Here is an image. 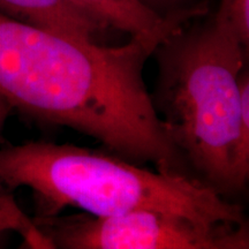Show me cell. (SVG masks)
<instances>
[{
    "instance_id": "cell-2",
    "label": "cell",
    "mask_w": 249,
    "mask_h": 249,
    "mask_svg": "<svg viewBox=\"0 0 249 249\" xmlns=\"http://www.w3.org/2000/svg\"><path fill=\"white\" fill-rule=\"evenodd\" d=\"M245 49L217 12L208 22L179 28L154 51L158 117L193 176L223 196L233 194Z\"/></svg>"
},
{
    "instance_id": "cell-4",
    "label": "cell",
    "mask_w": 249,
    "mask_h": 249,
    "mask_svg": "<svg viewBox=\"0 0 249 249\" xmlns=\"http://www.w3.org/2000/svg\"><path fill=\"white\" fill-rule=\"evenodd\" d=\"M105 29L124 31L130 36L160 44L174 31L207 13V8L195 5L177 13L161 15L141 0H67Z\"/></svg>"
},
{
    "instance_id": "cell-7",
    "label": "cell",
    "mask_w": 249,
    "mask_h": 249,
    "mask_svg": "<svg viewBox=\"0 0 249 249\" xmlns=\"http://www.w3.org/2000/svg\"><path fill=\"white\" fill-rule=\"evenodd\" d=\"M8 232H17L30 248H50L49 242L38 227L17 204L8 193L0 194V236Z\"/></svg>"
},
{
    "instance_id": "cell-9",
    "label": "cell",
    "mask_w": 249,
    "mask_h": 249,
    "mask_svg": "<svg viewBox=\"0 0 249 249\" xmlns=\"http://www.w3.org/2000/svg\"><path fill=\"white\" fill-rule=\"evenodd\" d=\"M141 1L161 15L173 14L195 6L189 5L193 0H141Z\"/></svg>"
},
{
    "instance_id": "cell-6",
    "label": "cell",
    "mask_w": 249,
    "mask_h": 249,
    "mask_svg": "<svg viewBox=\"0 0 249 249\" xmlns=\"http://www.w3.org/2000/svg\"><path fill=\"white\" fill-rule=\"evenodd\" d=\"M241 96V121L235 141L232 160L233 194L242 192L249 177V76L248 71H242L239 77Z\"/></svg>"
},
{
    "instance_id": "cell-1",
    "label": "cell",
    "mask_w": 249,
    "mask_h": 249,
    "mask_svg": "<svg viewBox=\"0 0 249 249\" xmlns=\"http://www.w3.org/2000/svg\"><path fill=\"white\" fill-rule=\"evenodd\" d=\"M0 186L33 192L37 217L76 208L93 216L150 209L197 222H246L244 210L188 173L151 171L114 154L28 142L0 149Z\"/></svg>"
},
{
    "instance_id": "cell-10",
    "label": "cell",
    "mask_w": 249,
    "mask_h": 249,
    "mask_svg": "<svg viewBox=\"0 0 249 249\" xmlns=\"http://www.w3.org/2000/svg\"><path fill=\"white\" fill-rule=\"evenodd\" d=\"M12 110H13V108H12L11 105L8 104V102L0 95V133H1L5 121L7 119L8 114L11 113Z\"/></svg>"
},
{
    "instance_id": "cell-5",
    "label": "cell",
    "mask_w": 249,
    "mask_h": 249,
    "mask_svg": "<svg viewBox=\"0 0 249 249\" xmlns=\"http://www.w3.org/2000/svg\"><path fill=\"white\" fill-rule=\"evenodd\" d=\"M6 17L73 38L95 42L105 28L67 0H0Z\"/></svg>"
},
{
    "instance_id": "cell-3",
    "label": "cell",
    "mask_w": 249,
    "mask_h": 249,
    "mask_svg": "<svg viewBox=\"0 0 249 249\" xmlns=\"http://www.w3.org/2000/svg\"><path fill=\"white\" fill-rule=\"evenodd\" d=\"M50 248L62 249H248L247 223L197 222L150 209L113 216L89 213L35 217Z\"/></svg>"
},
{
    "instance_id": "cell-8",
    "label": "cell",
    "mask_w": 249,
    "mask_h": 249,
    "mask_svg": "<svg viewBox=\"0 0 249 249\" xmlns=\"http://www.w3.org/2000/svg\"><path fill=\"white\" fill-rule=\"evenodd\" d=\"M218 13L229 21L246 49L249 44V0H220Z\"/></svg>"
}]
</instances>
